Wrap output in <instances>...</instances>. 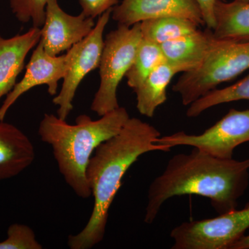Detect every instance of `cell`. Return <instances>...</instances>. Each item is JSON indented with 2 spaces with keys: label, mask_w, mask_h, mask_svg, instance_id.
<instances>
[{
  "label": "cell",
  "mask_w": 249,
  "mask_h": 249,
  "mask_svg": "<svg viewBox=\"0 0 249 249\" xmlns=\"http://www.w3.org/2000/svg\"><path fill=\"white\" fill-rule=\"evenodd\" d=\"M112 9L108 10L99 16L89 35L67 51L70 56L68 67L61 89L53 99V104L58 107L57 116L60 119L67 120L73 110V98L82 80L99 67L104 47L103 34L110 19Z\"/></svg>",
  "instance_id": "cell-8"
},
{
  "label": "cell",
  "mask_w": 249,
  "mask_h": 249,
  "mask_svg": "<svg viewBox=\"0 0 249 249\" xmlns=\"http://www.w3.org/2000/svg\"><path fill=\"white\" fill-rule=\"evenodd\" d=\"M112 19L131 26L154 18L177 16L205 25L196 0H121L112 9Z\"/></svg>",
  "instance_id": "cell-11"
},
{
  "label": "cell",
  "mask_w": 249,
  "mask_h": 249,
  "mask_svg": "<svg viewBox=\"0 0 249 249\" xmlns=\"http://www.w3.org/2000/svg\"><path fill=\"white\" fill-rule=\"evenodd\" d=\"M69 62L68 53L52 56L45 52L39 42L26 67L25 74L8 93L0 107V121L4 120L10 108L23 94L35 87L47 85L51 96L57 95L58 82L65 77Z\"/></svg>",
  "instance_id": "cell-9"
},
{
  "label": "cell",
  "mask_w": 249,
  "mask_h": 249,
  "mask_svg": "<svg viewBox=\"0 0 249 249\" xmlns=\"http://www.w3.org/2000/svg\"><path fill=\"white\" fill-rule=\"evenodd\" d=\"M249 101V73L235 84L221 89H214L192 103L187 109L186 115L197 117L204 111L218 105L235 101Z\"/></svg>",
  "instance_id": "cell-19"
},
{
  "label": "cell",
  "mask_w": 249,
  "mask_h": 249,
  "mask_svg": "<svg viewBox=\"0 0 249 249\" xmlns=\"http://www.w3.org/2000/svg\"><path fill=\"white\" fill-rule=\"evenodd\" d=\"M249 142V109H231L212 127L202 134L178 132L160 137L157 143L173 147H193L217 158L231 160L239 145Z\"/></svg>",
  "instance_id": "cell-7"
},
{
  "label": "cell",
  "mask_w": 249,
  "mask_h": 249,
  "mask_svg": "<svg viewBox=\"0 0 249 249\" xmlns=\"http://www.w3.org/2000/svg\"><path fill=\"white\" fill-rule=\"evenodd\" d=\"M217 42L212 29L206 27L160 46L165 61L185 73L199 68Z\"/></svg>",
  "instance_id": "cell-12"
},
{
  "label": "cell",
  "mask_w": 249,
  "mask_h": 249,
  "mask_svg": "<svg viewBox=\"0 0 249 249\" xmlns=\"http://www.w3.org/2000/svg\"><path fill=\"white\" fill-rule=\"evenodd\" d=\"M199 27L191 19L177 16L154 18L141 22L142 38L159 45L193 34Z\"/></svg>",
  "instance_id": "cell-17"
},
{
  "label": "cell",
  "mask_w": 249,
  "mask_h": 249,
  "mask_svg": "<svg viewBox=\"0 0 249 249\" xmlns=\"http://www.w3.org/2000/svg\"><path fill=\"white\" fill-rule=\"evenodd\" d=\"M93 19L82 13L78 16L67 14L58 0H49L40 42L47 53L56 56L89 35L96 25Z\"/></svg>",
  "instance_id": "cell-10"
},
{
  "label": "cell",
  "mask_w": 249,
  "mask_h": 249,
  "mask_svg": "<svg viewBox=\"0 0 249 249\" xmlns=\"http://www.w3.org/2000/svg\"><path fill=\"white\" fill-rule=\"evenodd\" d=\"M239 1H245V2H249V0H239Z\"/></svg>",
  "instance_id": "cell-25"
},
{
  "label": "cell",
  "mask_w": 249,
  "mask_h": 249,
  "mask_svg": "<svg viewBox=\"0 0 249 249\" xmlns=\"http://www.w3.org/2000/svg\"><path fill=\"white\" fill-rule=\"evenodd\" d=\"M129 118L123 107L98 120L82 114L73 124L53 114L44 115L38 127L41 140L52 147L59 171L77 196L83 199L91 196L86 176L90 159L101 143L120 132Z\"/></svg>",
  "instance_id": "cell-3"
},
{
  "label": "cell",
  "mask_w": 249,
  "mask_h": 249,
  "mask_svg": "<svg viewBox=\"0 0 249 249\" xmlns=\"http://www.w3.org/2000/svg\"><path fill=\"white\" fill-rule=\"evenodd\" d=\"M249 184V158L223 160L196 148L178 154L150 183L144 221L152 224L165 201L186 195L208 198L217 213H227L237 209Z\"/></svg>",
  "instance_id": "cell-1"
},
{
  "label": "cell",
  "mask_w": 249,
  "mask_h": 249,
  "mask_svg": "<svg viewBox=\"0 0 249 249\" xmlns=\"http://www.w3.org/2000/svg\"><path fill=\"white\" fill-rule=\"evenodd\" d=\"M142 39L141 22L131 27L119 24L106 36L98 67L101 82L91 106L98 116L120 107L118 88L132 66Z\"/></svg>",
  "instance_id": "cell-5"
},
{
  "label": "cell",
  "mask_w": 249,
  "mask_h": 249,
  "mask_svg": "<svg viewBox=\"0 0 249 249\" xmlns=\"http://www.w3.org/2000/svg\"><path fill=\"white\" fill-rule=\"evenodd\" d=\"M178 70L163 62L150 73L134 91L137 96V108L142 116L152 118L157 108L167 101V89Z\"/></svg>",
  "instance_id": "cell-16"
},
{
  "label": "cell",
  "mask_w": 249,
  "mask_h": 249,
  "mask_svg": "<svg viewBox=\"0 0 249 249\" xmlns=\"http://www.w3.org/2000/svg\"><path fill=\"white\" fill-rule=\"evenodd\" d=\"M249 229V201L242 209L181 223L170 232L173 249H230Z\"/></svg>",
  "instance_id": "cell-6"
},
{
  "label": "cell",
  "mask_w": 249,
  "mask_h": 249,
  "mask_svg": "<svg viewBox=\"0 0 249 249\" xmlns=\"http://www.w3.org/2000/svg\"><path fill=\"white\" fill-rule=\"evenodd\" d=\"M35 158L30 139L14 124L0 121V181L18 176Z\"/></svg>",
  "instance_id": "cell-14"
},
{
  "label": "cell",
  "mask_w": 249,
  "mask_h": 249,
  "mask_svg": "<svg viewBox=\"0 0 249 249\" xmlns=\"http://www.w3.org/2000/svg\"><path fill=\"white\" fill-rule=\"evenodd\" d=\"M230 249H249V235L241 237L231 247Z\"/></svg>",
  "instance_id": "cell-24"
},
{
  "label": "cell",
  "mask_w": 249,
  "mask_h": 249,
  "mask_svg": "<svg viewBox=\"0 0 249 249\" xmlns=\"http://www.w3.org/2000/svg\"><path fill=\"white\" fill-rule=\"evenodd\" d=\"M82 14L93 19L99 17L108 10L120 3V0H78Z\"/></svg>",
  "instance_id": "cell-22"
},
{
  "label": "cell",
  "mask_w": 249,
  "mask_h": 249,
  "mask_svg": "<svg viewBox=\"0 0 249 249\" xmlns=\"http://www.w3.org/2000/svg\"><path fill=\"white\" fill-rule=\"evenodd\" d=\"M40 37L41 28L34 27L11 38L0 35V99L14 89L28 53L39 43Z\"/></svg>",
  "instance_id": "cell-13"
},
{
  "label": "cell",
  "mask_w": 249,
  "mask_h": 249,
  "mask_svg": "<svg viewBox=\"0 0 249 249\" xmlns=\"http://www.w3.org/2000/svg\"><path fill=\"white\" fill-rule=\"evenodd\" d=\"M217 1V0H196L201 10L205 25L212 30L214 27V7Z\"/></svg>",
  "instance_id": "cell-23"
},
{
  "label": "cell",
  "mask_w": 249,
  "mask_h": 249,
  "mask_svg": "<svg viewBox=\"0 0 249 249\" xmlns=\"http://www.w3.org/2000/svg\"><path fill=\"white\" fill-rule=\"evenodd\" d=\"M36 239L35 232L29 226L11 224L7 231V237L0 242V249H42Z\"/></svg>",
  "instance_id": "cell-21"
},
{
  "label": "cell",
  "mask_w": 249,
  "mask_h": 249,
  "mask_svg": "<svg viewBox=\"0 0 249 249\" xmlns=\"http://www.w3.org/2000/svg\"><path fill=\"white\" fill-rule=\"evenodd\" d=\"M158 129L137 118H129L119 133L101 143L93 152L86 170L94 202L86 226L68 237L71 249H90L102 242L111 204L129 168L141 156L171 148L157 143Z\"/></svg>",
  "instance_id": "cell-2"
},
{
  "label": "cell",
  "mask_w": 249,
  "mask_h": 249,
  "mask_svg": "<svg viewBox=\"0 0 249 249\" xmlns=\"http://www.w3.org/2000/svg\"><path fill=\"white\" fill-rule=\"evenodd\" d=\"M49 0H10V8L19 22H32L41 28L45 20L46 7Z\"/></svg>",
  "instance_id": "cell-20"
},
{
  "label": "cell",
  "mask_w": 249,
  "mask_h": 249,
  "mask_svg": "<svg viewBox=\"0 0 249 249\" xmlns=\"http://www.w3.org/2000/svg\"><path fill=\"white\" fill-rule=\"evenodd\" d=\"M249 70V42L218 40L201 66L185 72L173 90L181 96L183 106H190L220 84L230 81Z\"/></svg>",
  "instance_id": "cell-4"
},
{
  "label": "cell",
  "mask_w": 249,
  "mask_h": 249,
  "mask_svg": "<svg viewBox=\"0 0 249 249\" xmlns=\"http://www.w3.org/2000/svg\"><path fill=\"white\" fill-rule=\"evenodd\" d=\"M164 61L160 46L142 38L132 66L125 76L129 88L137 89L150 73Z\"/></svg>",
  "instance_id": "cell-18"
},
{
  "label": "cell",
  "mask_w": 249,
  "mask_h": 249,
  "mask_svg": "<svg viewBox=\"0 0 249 249\" xmlns=\"http://www.w3.org/2000/svg\"><path fill=\"white\" fill-rule=\"evenodd\" d=\"M214 18L213 33L217 40L249 42V2L217 0L214 4Z\"/></svg>",
  "instance_id": "cell-15"
}]
</instances>
